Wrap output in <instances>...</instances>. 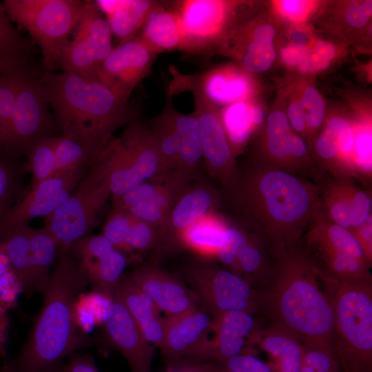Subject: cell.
I'll return each mask as SVG.
<instances>
[{
	"instance_id": "7",
	"label": "cell",
	"mask_w": 372,
	"mask_h": 372,
	"mask_svg": "<svg viewBox=\"0 0 372 372\" xmlns=\"http://www.w3.org/2000/svg\"><path fill=\"white\" fill-rule=\"evenodd\" d=\"M110 196V171L99 154L68 198L44 217V229L54 238L61 251L89 235Z\"/></svg>"
},
{
	"instance_id": "41",
	"label": "cell",
	"mask_w": 372,
	"mask_h": 372,
	"mask_svg": "<svg viewBox=\"0 0 372 372\" xmlns=\"http://www.w3.org/2000/svg\"><path fill=\"white\" fill-rule=\"evenodd\" d=\"M298 96L302 105L306 125V143L309 150L326 119V106L323 96L313 85H308L302 89Z\"/></svg>"
},
{
	"instance_id": "10",
	"label": "cell",
	"mask_w": 372,
	"mask_h": 372,
	"mask_svg": "<svg viewBox=\"0 0 372 372\" xmlns=\"http://www.w3.org/2000/svg\"><path fill=\"white\" fill-rule=\"evenodd\" d=\"M254 135L256 145L249 161L312 179L318 185L326 180L312 161L304 139L292 130L283 109L271 110Z\"/></svg>"
},
{
	"instance_id": "51",
	"label": "cell",
	"mask_w": 372,
	"mask_h": 372,
	"mask_svg": "<svg viewBox=\"0 0 372 372\" xmlns=\"http://www.w3.org/2000/svg\"><path fill=\"white\" fill-rule=\"evenodd\" d=\"M372 14V1H351L345 3L344 19L349 27L361 29L369 24Z\"/></svg>"
},
{
	"instance_id": "4",
	"label": "cell",
	"mask_w": 372,
	"mask_h": 372,
	"mask_svg": "<svg viewBox=\"0 0 372 372\" xmlns=\"http://www.w3.org/2000/svg\"><path fill=\"white\" fill-rule=\"evenodd\" d=\"M41 93L61 135L96 155L114 132L136 120V107L99 80L62 72L38 70Z\"/></svg>"
},
{
	"instance_id": "52",
	"label": "cell",
	"mask_w": 372,
	"mask_h": 372,
	"mask_svg": "<svg viewBox=\"0 0 372 372\" xmlns=\"http://www.w3.org/2000/svg\"><path fill=\"white\" fill-rule=\"evenodd\" d=\"M285 112L292 130L306 141L307 125L305 116L298 96H292L290 99Z\"/></svg>"
},
{
	"instance_id": "12",
	"label": "cell",
	"mask_w": 372,
	"mask_h": 372,
	"mask_svg": "<svg viewBox=\"0 0 372 372\" xmlns=\"http://www.w3.org/2000/svg\"><path fill=\"white\" fill-rule=\"evenodd\" d=\"M56 127L51 109L41 91L38 70L32 68L23 72L10 127L2 151L21 158L37 141L56 136L53 134Z\"/></svg>"
},
{
	"instance_id": "24",
	"label": "cell",
	"mask_w": 372,
	"mask_h": 372,
	"mask_svg": "<svg viewBox=\"0 0 372 372\" xmlns=\"http://www.w3.org/2000/svg\"><path fill=\"white\" fill-rule=\"evenodd\" d=\"M303 238L304 248L313 258L347 255L372 266L351 231L329 220L321 209L311 221Z\"/></svg>"
},
{
	"instance_id": "11",
	"label": "cell",
	"mask_w": 372,
	"mask_h": 372,
	"mask_svg": "<svg viewBox=\"0 0 372 372\" xmlns=\"http://www.w3.org/2000/svg\"><path fill=\"white\" fill-rule=\"evenodd\" d=\"M185 276L198 297V305L212 320L232 310L260 313L258 290L223 266L208 261L195 264L186 269Z\"/></svg>"
},
{
	"instance_id": "32",
	"label": "cell",
	"mask_w": 372,
	"mask_h": 372,
	"mask_svg": "<svg viewBox=\"0 0 372 372\" xmlns=\"http://www.w3.org/2000/svg\"><path fill=\"white\" fill-rule=\"evenodd\" d=\"M229 223L228 217L212 211L197 220L180 235L178 245L207 258L216 257Z\"/></svg>"
},
{
	"instance_id": "18",
	"label": "cell",
	"mask_w": 372,
	"mask_h": 372,
	"mask_svg": "<svg viewBox=\"0 0 372 372\" xmlns=\"http://www.w3.org/2000/svg\"><path fill=\"white\" fill-rule=\"evenodd\" d=\"M194 110L200 133L203 166L209 176L218 180L221 187L234 176L237 161L232 154L223 127L220 109L203 95L194 92Z\"/></svg>"
},
{
	"instance_id": "15",
	"label": "cell",
	"mask_w": 372,
	"mask_h": 372,
	"mask_svg": "<svg viewBox=\"0 0 372 372\" xmlns=\"http://www.w3.org/2000/svg\"><path fill=\"white\" fill-rule=\"evenodd\" d=\"M164 337L161 350L168 372L187 364L207 362L212 329L211 317L199 306L164 318Z\"/></svg>"
},
{
	"instance_id": "5",
	"label": "cell",
	"mask_w": 372,
	"mask_h": 372,
	"mask_svg": "<svg viewBox=\"0 0 372 372\" xmlns=\"http://www.w3.org/2000/svg\"><path fill=\"white\" fill-rule=\"evenodd\" d=\"M332 306L333 350L343 372H372V280L333 277L318 267Z\"/></svg>"
},
{
	"instance_id": "29",
	"label": "cell",
	"mask_w": 372,
	"mask_h": 372,
	"mask_svg": "<svg viewBox=\"0 0 372 372\" xmlns=\"http://www.w3.org/2000/svg\"><path fill=\"white\" fill-rule=\"evenodd\" d=\"M30 230L26 225L0 232V254L7 258L14 280L28 296L35 293Z\"/></svg>"
},
{
	"instance_id": "22",
	"label": "cell",
	"mask_w": 372,
	"mask_h": 372,
	"mask_svg": "<svg viewBox=\"0 0 372 372\" xmlns=\"http://www.w3.org/2000/svg\"><path fill=\"white\" fill-rule=\"evenodd\" d=\"M167 316L198 307L195 292L175 276L154 265H142L126 274Z\"/></svg>"
},
{
	"instance_id": "35",
	"label": "cell",
	"mask_w": 372,
	"mask_h": 372,
	"mask_svg": "<svg viewBox=\"0 0 372 372\" xmlns=\"http://www.w3.org/2000/svg\"><path fill=\"white\" fill-rule=\"evenodd\" d=\"M30 240L35 293L43 295L48 287L52 264L60 248L54 238L44 228H31Z\"/></svg>"
},
{
	"instance_id": "17",
	"label": "cell",
	"mask_w": 372,
	"mask_h": 372,
	"mask_svg": "<svg viewBox=\"0 0 372 372\" xmlns=\"http://www.w3.org/2000/svg\"><path fill=\"white\" fill-rule=\"evenodd\" d=\"M85 269L93 291L112 300L127 265L124 255L104 236L87 235L66 248Z\"/></svg>"
},
{
	"instance_id": "45",
	"label": "cell",
	"mask_w": 372,
	"mask_h": 372,
	"mask_svg": "<svg viewBox=\"0 0 372 372\" xmlns=\"http://www.w3.org/2000/svg\"><path fill=\"white\" fill-rule=\"evenodd\" d=\"M134 220V216L127 211L112 209L104 224L102 235L116 249L124 250Z\"/></svg>"
},
{
	"instance_id": "26",
	"label": "cell",
	"mask_w": 372,
	"mask_h": 372,
	"mask_svg": "<svg viewBox=\"0 0 372 372\" xmlns=\"http://www.w3.org/2000/svg\"><path fill=\"white\" fill-rule=\"evenodd\" d=\"M236 258L240 276L260 289L268 282L273 271V260L265 239L260 234L234 222Z\"/></svg>"
},
{
	"instance_id": "57",
	"label": "cell",
	"mask_w": 372,
	"mask_h": 372,
	"mask_svg": "<svg viewBox=\"0 0 372 372\" xmlns=\"http://www.w3.org/2000/svg\"><path fill=\"white\" fill-rule=\"evenodd\" d=\"M170 372H210L205 364H183Z\"/></svg>"
},
{
	"instance_id": "54",
	"label": "cell",
	"mask_w": 372,
	"mask_h": 372,
	"mask_svg": "<svg viewBox=\"0 0 372 372\" xmlns=\"http://www.w3.org/2000/svg\"><path fill=\"white\" fill-rule=\"evenodd\" d=\"M350 231L361 247L368 261L372 265V216Z\"/></svg>"
},
{
	"instance_id": "20",
	"label": "cell",
	"mask_w": 372,
	"mask_h": 372,
	"mask_svg": "<svg viewBox=\"0 0 372 372\" xmlns=\"http://www.w3.org/2000/svg\"><path fill=\"white\" fill-rule=\"evenodd\" d=\"M86 170L55 174L32 186L3 220L0 232L26 225L32 218L45 217L54 211L68 198Z\"/></svg>"
},
{
	"instance_id": "3",
	"label": "cell",
	"mask_w": 372,
	"mask_h": 372,
	"mask_svg": "<svg viewBox=\"0 0 372 372\" xmlns=\"http://www.w3.org/2000/svg\"><path fill=\"white\" fill-rule=\"evenodd\" d=\"M89 285L85 269L68 252L57 257L41 308L14 358L0 372H52L63 359L98 343L78 327L76 304Z\"/></svg>"
},
{
	"instance_id": "48",
	"label": "cell",
	"mask_w": 372,
	"mask_h": 372,
	"mask_svg": "<svg viewBox=\"0 0 372 372\" xmlns=\"http://www.w3.org/2000/svg\"><path fill=\"white\" fill-rule=\"evenodd\" d=\"M300 372H343L334 356L304 346Z\"/></svg>"
},
{
	"instance_id": "6",
	"label": "cell",
	"mask_w": 372,
	"mask_h": 372,
	"mask_svg": "<svg viewBox=\"0 0 372 372\" xmlns=\"http://www.w3.org/2000/svg\"><path fill=\"white\" fill-rule=\"evenodd\" d=\"M87 3L80 0H5L2 6L10 20L38 44L43 69L52 72L59 65L69 36Z\"/></svg>"
},
{
	"instance_id": "19",
	"label": "cell",
	"mask_w": 372,
	"mask_h": 372,
	"mask_svg": "<svg viewBox=\"0 0 372 372\" xmlns=\"http://www.w3.org/2000/svg\"><path fill=\"white\" fill-rule=\"evenodd\" d=\"M104 342L127 362L131 372H151L154 347L143 336L125 306L111 300L103 319Z\"/></svg>"
},
{
	"instance_id": "21",
	"label": "cell",
	"mask_w": 372,
	"mask_h": 372,
	"mask_svg": "<svg viewBox=\"0 0 372 372\" xmlns=\"http://www.w3.org/2000/svg\"><path fill=\"white\" fill-rule=\"evenodd\" d=\"M223 207L222 194L206 180L191 183L172 207L158 249L168 251L178 245L181 233L199 218Z\"/></svg>"
},
{
	"instance_id": "44",
	"label": "cell",
	"mask_w": 372,
	"mask_h": 372,
	"mask_svg": "<svg viewBox=\"0 0 372 372\" xmlns=\"http://www.w3.org/2000/svg\"><path fill=\"white\" fill-rule=\"evenodd\" d=\"M160 242L161 234L156 227L134 217L124 250L144 253L158 249Z\"/></svg>"
},
{
	"instance_id": "27",
	"label": "cell",
	"mask_w": 372,
	"mask_h": 372,
	"mask_svg": "<svg viewBox=\"0 0 372 372\" xmlns=\"http://www.w3.org/2000/svg\"><path fill=\"white\" fill-rule=\"evenodd\" d=\"M95 2L105 15L112 35L122 43L137 37L149 17L161 7L163 1L102 0Z\"/></svg>"
},
{
	"instance_id": "47",
	"label": "cell",
	"mask_w": 372,
	"mask_h": 372,
	"mask_svg": "<svg viewBox=\"0 0 372 372\" xmlns=\"http://www.w3.org/2000/svg\"><path fill=\"white\" fill-rule=\"evenodd\" d=\"M372 216L371 190H364L357 186L354 180L350 190V218L351 229L359 226Z\"/></svg>"
},
{
	"instance_id": "2",
	"label": "cell",
	"mask_w": 372,
	"mask_h": 372,
	"mask_svg": "<svg viewBox=\"0 0 372 372\" xmlns=\"http://www.w3.org/2000/svg\"><path fill=\"white\" fill-rule=\"evenodd\" d=\"M271 276L258 290L260 313L305 347L334 356V318L318 267L300 244L271 254ZM335 357V356H334Z\"/></svg>"
},
{
	"instance_id": "14",
	"label": "cell",
	"mask_w": 372,
	"mask_h": 372,
	"mask_svg": "<svg viewBox=\"0 0 372 372\" xmlns=\"http://www.w3.org/2000/svg\"><path fill=\"white\" fill-rule=\"evenodd\" d=\"M257 85L236 62L220 65L192 74L173 72L167 94L198 93L217 107L254 99Z\"/></svg>"
},
{
	"instance_id": "25",
	"label": "cell",
	"mask_w": 372,
	"mask_h": 372,
	"mask_svg": "<svg viewBox=\"0 0 372 372\" xmlns=\"http://www.w3.org/2000/svg\"><path fill=\"white\" fill-rule=\"evenodd\" d=\"M194 180L187 174L172 169L155 179L145 181L116 197L113 209L125 210L136 203L154 204L169 214L182 193Z\"/></svg>"
},
{
	"instance_id": "13",
	"label": "cell",
	"mask_w": 372,
	"mask_h": 372,
	"mask_svg": "<svg viewBox=\"0 0 372 372\" xmlns=\"http://www.w3.org/2000/svg\"><path fill=\"white\" fill-rule=\"evenodd\" d=\"M113 48L105 17L95 1H88L74 37L63 50L59 65L64 72L97 80L98 72Z\"/></svg>"
},
{
	"instance_id": "33",
	"label": "cell",
	"mask_w": 372,
	"mask_h": 372,
	"mask_svg": "<svg viewBox=\"0 0 372 372\" xmlns=\"http://www.w3.org/2000/svg\"><path fill=\"white\" fill-rule=\"evenodd\" d=\"M354 178H331L320 184V208L331 222L349 230L350 218V190Z\"/></svg>"
},
{
	"instance_id": "43",
	"label": "cell",
	"mask_w": 372,
	"mask_h": 372,
	"mask_svg": "<svg viewBox=\"0 0 372 372\" xmlns=\"http://www.w3.org/2000/svg\"><path fill=\"white\" fill-rule=\"evenodd\" d=\"M355 142L353 160L360 179L371 180L372 176V134L371 120L353 122Z\"/></svg>"
},
{
	"instance_id": "8",
	"label": "cell",
	"mask_w": 372,
	"mask_h": 372,
	"mask_svg": "<svg viewBox=\"0 0 372 372\" xmlns=\"http://www.w3.org/2000/svg\"><path fill=\"white\" fill-rule=\"evenodd\" d=\"M99 155L110 171L112 198L168 172L149 128L137 120L118 136H112Z\"/></svg>"
},
{
	"instance_id": "42",
	"label": "cell",
	"mask_w": 372,
	"mask_h": 372,
	"mask_svg": "<svg viewBox=\"0 0 372 372\" xmlns=\"http://www.w3.org/2000/svg\"><path fill=\"white\" fill-rule=\"evenodd\" d=\"M24 71L25 70L6 73L0 75L1 151L3 150L6 141L13 116L20 76Z\"/></svg>"
},
{
	"instance_id": "49",
	"label": "cell",
	"mask_w": 372,
	"mask_h": 372,
	"mask_svg": "<svg viewBox=\"0 0 372 372\" xmlns=\"http://www.w3.org/2000/svg\"><path fill=\"white\" fill-rule=\"evenodd\" d=\"M336 55L334 46L325 41H318L312 48L298 68L303 72L311 73L327 68Z\"/></svg>"
},
{
	"instance_id": "37",
	"label": "cell",
	"mask_w": 372,
	"mask_h": 372,
	"mask_svg": "<svg viewBox=\"0 0 372 372\" xmlns=\"http://www.w3.org/2000/svg\"><path fill=\"white\" fill-rule=\"evenodd\" d=\"M21 160L0 150V225L19 201L24 172Z\"/></svg>"
},
{
	"instance_id": "55",
	"label": "cell",
	"mask_w": 372,
	"mask_h": 372,
	"mask_svg": "<svg viewBox=\"0 0 372 372\" xmlns=\"http://www.w3.org/2000/svg\"><path fill=\"white\" fill-rule=\"evenodd\" d=\"M309 50V46L301 43L287 45L280 51L282 61L287 65L298 69L306 59Z\"/></svg>"
},
{
	"instance_id": "23",
	"label": "cell",
	"mask_w": 372,
	"mask_h": 372,
	"mask_svg": "<svg viewBox=\"0 0 372 372\" xmlns=\"http://www.w3.org/2000/svg\"><path fill=\"white\" fill-rule=\"evenodd\" d=\"M215 338L210 342L207 362H219L242 354L248 339L258 340L260 331L254 315L232 310L212 320Z\"/></svg>"
},
{
	"instance_id": "16",
	"label": "cell",
	"mask_w": 372,
	"mask_h": 372,
	"mask_svg": "<svg viewBox=\"0 0 372 372\" xmlns=\"http://www.w3.org/2000/svg\"><path fill=\"white\" fill-rule=\"evenodd\" d=\"M158 54L137 36L113 48L98 72L97 80L129 101L134 90L150 74Z\"/></svg>"
},
{
	"instance_id": "56",
	"label": "cell",
	"mask_w": 372,
	"mask_h": 372,
	"mask_svg": "<svg viewBox=\"0 0 372 372\" xmlns=\"http://www.w3.org/2000/svg\"><path fill=\"white\" fill-rule=\"evenodd\" d=\"M11 71V65L6 54L3 39L0 33V75L9 73Z\"/></svg>"
},
{
	"instance_id": "40",
	"label": "cell",
	"mask_w": 372,
	"mask_h": 372,
	"mask_svg": "<svg viewBox=\"0 0 372 372\" xmlns=\"http://www.w3.org/2000/svg\"><path fill=\"white\" fill-rule=\"evenodd\" d=\"M54 138L48 137L34 143L28 151V166L32 174V187L56 173Z\"/></svg>"
},
{
	"instance_id": "39",
	"label": "cell",
	"mask_w": 372,
	"mask_h": 372,
	"mask_svg": "<svg viewBox=\"0 0 372 372\" xmlns=\"http://www.w3.org/2000/svg\"><path fill=\"white\" fill-rule=\"evenodd\" d=\"M54 142L55 174L86 169L98 156L81 143L65 136H54Z\"/></svg>"
},
{
	"instance_id": "38",
	"label": "cell",
	"mask_w": 372,
	"mask_h": 372,
	"mask_svg": "<svg viewBox=\"0 0 372 372\" xmlns=\"http://www.w3.org/2000/svg\"><path fill=\"white\" fill-rule=\"evenodd\" d=\"M147 125L153 135L165 169L167 172L177 169L178 141L166 107L163 106L161 113Z\"/></svg>"
},
{
	"instance_id": "58",
	"label": "cell",
	"mask_w": 372,
	"mask_h": 372,
	"mask_svg": "<svg viewBox=\"0 0 372 372\" xmlns=\"http://www.w3.org/2000/svg\"><path fill=\"white\" fill-rule=\"evenodd\" d=\"M61 366H62V365L60 367H59L58 369H55L54 371H53L52 372H62Z\"/></svg>"
},
{
	"instance_id": "1",
	"label": "cell",
	"mask_w": 372,
	"mask_h": 372,
	"mask_svg": "<svg viewBox=\"0 0 372 372\" xmlns=\"http://www.w3.org/2000/svg\"><path fill=\"white\" fill-rule=\"evenodd\" d=\"M320 185L250 161L222 187L229 218L261 235L269 253L300 244L320 211Z\"/></svg>"
},
{
	"instance_id": "53",
	"label": "cell",
	"mask_w": 372,
	"mask_h": 372,
	"mask_svg": "<svg viewBox=\"0 0 372 372\" xmlns=\"http://www.w3.org/2000/svg\"><path fill=\"white\" fill-rule=\"evenodd\" d=\"M62 372H99L94 357L90 354L74 353L69 356Z\"/></svg>"
},
{
	"instance_id": "46",
	"label": "cell",
	"mask_w": 372,
	"mask_h": 372,
	"mask_svg": "<svg viewBox=\"0 0 372 372\" xmlns=\"http://www.w3.org/2000/svg\"><path fill=\"white\" fill-rule=\"evenodd\" d=\"M203 364L210 372H272L268 362L251 354H240L223 361Z\"/></svg>"
},
{
	"instance_id": "9",
	"label": "cell",
	"mask_w": 372,
	"mask_h": 372,
	"mask_svg": "<svg viewBox=\"0 0 372 372\" xmlns=\"http://www.w3.org/2000/svg\"><path fill=\"white\" fill-rule=\"evenodd\" d=\"M181 21L182 51L208 55L232 30L242 24L241 14L249 3L223 0L172 1Z\"/></svg>"
},
{
	"instance_id": "28",
	"label": "cell",
	"mask_w": 372,
	"mask_h": 372,
	"mask_svg": "<svg viewBox=\"0 0 372 372\" xmlns=\"http://www.w3.org/2000/svg\"><path fill=\"white\" fill-rule=\"evenodd\" d=\"M172 98L166 94L164 106L168 112L178 141L177 169L187 174L194 180H201L203 152L198 120L193 113L185 114L178 111L173 105Z\"/></svg>"
},
{
	"instance_id": "31",
	"label": "cell",
	"mask_w": 372,
	"mask_h": 372,
	"mask_svg": "<svg viewBox=\"0 0 372 372\" xmlns=\"http://www.w3.org/2000/svg\"><path fill=\"white\" fill-rule=\"evenodd\" d=\"M258 342L270 358L272 372H300L304 345L292 333L269 324L260 331Z\"/></svg>"
},
{
	"instance_id": "34",
	"label": "cell",
	"mask_w": 372,
	"mask_h": 372,
	"mask_svg": "<svg viewBox=\"0 0 372 372\" xmlns=\"http://www.w3.org/2000/svg\"><path fill=\"white\" fill-rule=\"evenodd\" d=\"M251 101L234 103L220 110L221 121L236 159L244 152L255 133L250 114Z\"/></svg>"
},
{
	"instance_id": "30",
	"label": "cell",
	"mask_w": 372,
	"mask_h": 372,
	"mask_svg": "<svg viewBox=\"0 0 372 372\" xmlns=\"http://www.w3.org/2000/svg\"><path fill=\"white\" fill-rule=\"evenodd\" d=\"M158 54L181 50L183 32L181 21L172 1L163 4L149 17L139 36Z\"/></svg>"
},
{
	"instance_id": "36",
	"label": "cell",
	"mask_w": 372,
	"mask_h": 372,
	"mask_svg": "<svg viewBox=\"0 0 372 372\" xmlns=\"http://www.w3.org/2000/svg\"><path fill=\"white\" fill-rule=\"evenodd\" d=\"M113 298L125 306L139 329L161 317L159 310L151 298L127 275L123 276Z\"/></svg>"
},
{
	"instance_id": "50",
	"label": "cell",
	"mask_w": 372,
	"mask_h": 372,
	"mask_svg": "<svg viewBox=\"0 0 372 372\" xmlns=\"http://www.w3.org/2000/svg\"><path fill=\"white\" fill-rule=\"evenodd\" d=\"M276 11L285 19L293 23L306 21L317 8L313 1H276L273 3Z\"/></svg>"
}]
</instances>
